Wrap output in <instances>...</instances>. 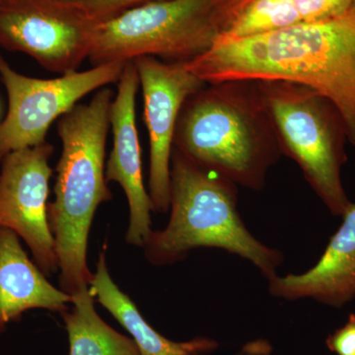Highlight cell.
<instances>
[{
	"label": "cell",
	"instance_id": "6da1fadb",
	"mask_svg": "<svg viewBox=\"0 0 355 355\" xmlns=\"http://www.w3.org/2000/svg\"><path fill=\"white\" fill-rule=\"evenodd\" d=\"M184 64L207 84L282 80L313 89L336 105L355 146V3L329 19L216 41Z\"/></svg>",
	"mask_w": 355,
	"mask_h": 355
},
{
	"label": "cell",
	"instance_id": "7a4b0ae2",
	"mask_svg": "<svg viewBox=\"0 0 355 355\" xmlns=\"http://www.w3.org/2000/svg\"><path fill=\"white\" fill-rule=\"evenodd\" d=\"M174 148L236 186L260 191L284 154L272 113L254 80L207 84L184 103Z\"/></svg>",
	"mask_w": 355,
	"mask_h": 355
},
{
	"label": "cell",
	"instance_id": "3957f363",
	"mask_svg": "<svg viewBox=\"0 0 355 355\" xmlns=\"http://www.w3.org/2000/svg\"><path fill=\"white\" fill-rule=\"evenodd\" d=\"M113 100L111 89H100L88 104L76 105L62 116L58 125L62 150L48 220L60 289L69 295L89 287L93 279L87 263L89 231L98 207L113 198L105 165Z\"/></svg>",
	"mask_w": 355,
	"mask_h": 355
},
{
	"label": "cell",
	"instance_id": "277c9868",
	"mask_svg": "<svg viewBox=\"0 0 355 355\" xmlns=\"http://www.w3.org/2000/svg\"><path fill=\"white\" fill-rule=\"evenodd\" d=\"M237 200L235 184L173 149L171 216L163 230H153L147 238V260L170 265L195 248H218L251 261L266 279L275 277L284 257L250 233Z\"/></svg>",
	"mask_w": 355,
	"mask_h": 355
},
{
	"label": "cell",
	"instance_id": "5b68a950",
	"mask_svg": "<svg viewBox=\"0 0 355 355\" xmlns=\"http://www.w3.org/2000/svg\"><path fill=\"white\" fill-rule=\"evenodd\" d=\"M279 133L282 151L334 216L350 202L343 186L349 133L336 105L317 91L289 81H259Z\"/></svg>",
	"mask_w": 355,
	"mask_h": 355
},
{
	"label": "cell",
	"instance_id": "8992f818",
	"mask_svg": "<svg viewBox=\"0 0 355 355\" xmlns=\"http://www.w3.org/2000/svg\"><path fill=\"white\" fill-rule=\"evenodd\" d=\"M216 0H166L95 22L89 60L94 65L160 57L186 62L209 50L220 32Z\"/></svg>",
	"mask_w": 355,
	"mask_h": 355
},
{
	"label": "cell",
	"instance_id": "52a82bcc",
	"mask_svg": "<svg viewBox=\"0 0 355 355\" xmlns=\"http://www.w3.org/2000/svg\"><path fill=\"white\" fill-rule=\"evenodd\" d=\"M127 62L94 65L57 78L42 79L14 70L0 53V80L8 111L0 123V161L9 153L43 144L53 121L90 93L118 83Z\"/></svg>",
	"mask_w": 355,
	"mask_h": 355
},
{
	"label": "cell",
	"instance_id": "ba28073f",
	"mask_svg": "<svg viewBox=\"0 0 355 355\" xmlns=\"http://www.w3.org/2000/svg\"><path fill=\"white\" fill-rule=\"evenodd\" d=\"M94 25L72 0H0V46L62 76L88 58Z\"/></svg>",
	"mask_w": 355,
	"mask_h": 355
},
{
	"label": "cell",
	"instance_id": "9c48e42d",
	"mask_svg": "<svg viewBox=\"0 0 355 355\" xmlns=\"http://www.w3.org/2000/svg\"><path fill=\"white\" fill-rule=\"evenodd\" d=\"M53 147L48 142L9 153L0 167V227L12 230L29 247L44 275L58 270L48 220Z\"/></svg>",
	"mask_w": 355,
	"mask_h": 355
},
{
	"label": "cell",
	"instance_id": "30bf717a",
	"mask_svg": "<svg viewBox=\"0 0 355 355\" xmlns=\"http://www.w3.org/2000/svg\"><path fill=\"white\" fill-rule=\"evenodd\" d=\"M133 62L144 95V121L150 146L149 196L153 211L166 214L170 209V171L180 114L187 100L207 83L182 62L139 57Z\"/></svg>",
	"mask_w": 355,
	"mask_h": 355
},
{
	"label": "cell",
	"instance_id": "8fae6325",
	"mask_svg": "<svg viewBox=\"0 0 355 355\" xmlns=\"http://www.w3.org/2000/svg\"><path fill=\"white\" fill-rule=\"evenodd\" d=\"M139 77L133 60L128 62L118 81V92L112 103L110 123L114 144L106 165L107 182L120 184L130 205V226L125 241L144 247L151 231L150 196L142 175L141 148L135 116V99Z\"/></svg>",
	"mask_w": 355,
	"mask_h": 355
},
{
	"label": "cell",
	"instance_id": "7c38bea8",
	"mask_svg": "<svg viewBox=\"0 0 355 355\" xmlns=\"http://www.w3.org/2000/svg\"><path fill=\"white\" fill-rule=\"evenodd\" d=\"M275 297L295 301L310 298L338 308L355 298V203L343 214V223L331 238L316 265L301 275L268 279Z\"/></svg>",
	"mask_w": 355,
	"mask_h": 355
},
{
	"label": "cell",
	"instance_id": "4fadbf2b",
	"mask_svg": "<svg viewBox=\"0 0 355 355\" xmlns=\"http://www.w3.org/2000/svg\"><path fill=\"white\" fill-rule=\"evenodd\" d=\"M71 300V295L53 286L30 260L18 235L0 227V335L26 311L64 313Z\"/></svg>",
	"mask_w": 355,
	"mask_h": 355
},
{
	"label": "cell",
	"instance_id": "5bb4252c",
	"mask_svg": "<svg viewBox=\"0 0 355 355\" xmlns=\"http://www.w3.org/2000/svg\"><path fill=\"white\" fill-rule=\"evenodd\" d=\"M89 291L132 335L140 355H198L216 347V343L207 338L172 342L154 330L140 314L132 299L114 284L107 266L106 247L100 253L97 270L93 273Z\"/></svg>",
	"mask_w": 355,
	"mask_h": 355
},
{
	"label": "cell",
	"instance_id": "9a60e30c",
	"mask_svg": "<svg viewBox=\"0 0 355 355\" xmlns=\"http://www.w3.org/2000/svg\"><path fill=\"white\" fill-rule=\"evenodd\" d=\"M72 309L62 313L69 355H140L137 345L103 321L89 287L71 295Z\"/></svg>",
	"mask_w": 355,
	"mask_h": 355
},
{
	"label": "cell",
	"instance_id": "2e32d148",
	"mask_svg": "<svg viewBox=\"0 0 355 355\" xmlns=\"http://www.w3.org/2000/svg\"><path fill=\"white\" fill-rule=\"evenodd\" d=\"M94 22L110 19L133 7L166 0H72Z\"/></svg>",
	"mask_w": 355,
	"mask_h": 355
},
{
	"label": "cell",
	"instance_id": "e0dca14e",
	"mask_svg": "<svg viewBox=\"0 0 355 355\" xmlns=\"http://www.w3.org/2000/svg\"><path fill=\"white\" fill-rule=\"evenodd\" d=\"M328 345L338 355H355V315L329 338Z\"/></svg>",
	"mask_w": 355,
	"mask_h": 355
},
{
	"label": "cell",
	"instance_id": "ac0fdd59",
	"mask_svg": "<svg viewBox=\"0 0 355 355\" xmlns=\"http://www.w3.org/2000/svg\"><path fill=\"white\" fill-rule=\"evenodd\" d=\"M249 1H251V0H216L219 13H220V29L222 24H223L230 16L237 12L243 6H246Z\"/></svg>",
	"mask_w": 355,
	"mask_h": 355
}]
</instances>
